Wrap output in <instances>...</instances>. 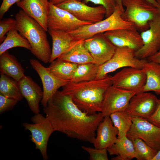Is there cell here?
Returning a JSON list of instances; mask_svg holds the SVG:
<instances>
[{"label": "cell", "mask_w": 160, "mask_h": 160, "mask_svg": "<svg viewBox=\"0 0 160 160\" xmlns=\"http://www.w3.org/2000/svg\"><path fill=\"white\" fill-rule=\"evenodd\" d=\"M18 101L0 94V113L12 109Z\"/></svg>", "instance_id": "e575fe53"}, {"label": "cell", "mask_w": 160, "mask_h": 160, "mask_svg": "<svg viewBox=\"0 0 160 160\" xmlns=\"http://www.w3.org/2000/svg\"><path fill=\"white\" fill-rule=\"evenodd\" d=\"M132 141L137 160H152L158 152L140 138H136Z\"/></svg>", "instance_id": "4dcf8cb0"}, {"label": "cell", "mask_w": 160, "mask_h": 160, "mask_svg": "<svg viewBox=\"0 0 160 160\" xmlns=\"http://www.w3.org/2000/svg\"><path fill=\"white\" fill-rule=\"evenodd\" d=\"M107 151L110 155L117 156L111 159L113 160H130L136 156L132 142L126 136L117 138Z\"/></svg>", "instance_id": "603a6c76"}, {"label": "cell", "mask_w": 160, "mask_h": 160, "mask_svg": "<svg viewBox=\"0 0 160 160\" xmlns=\"http://www.w3.org/2000/svg\"><path fill=\"white\" fill-rule=\"evenodd\" d=\"M15 19L17 29L30 43L32 54L43 63H49L52 49L48 40L47 31L22 9L16 14Z\"/></svg>", "instance_id": "3957f363"}, {"label": "cell", "mask_w": 160, "mask_h": 160, "mask_svg": "<svg viewBox=\"0 0 160 160\" xmlns=\"http://www.w3.org/2000/svg\"><path fill=\"white\" fill-rule=\"evenodd\" d=\"M158 100L151 93L141 92L137 93L131 99L125 111L131 117L147 120L154 112Z\"/></svg>", "instance_id": "9a60e30c"}, {"label": "cell", "mask_w": 160, "mask_h": 160, "mask_svg": "<svg viewBox=\"0 0 160 160\" xmlns=\"http://www.w3.org/2000/svg\"><path fill=\"white\" fill-rule=\"evenodd\" d=\"M112 85V76L77 83L69 82L62 91L69 95L77 107L88 114L101 112L104 94Z\"/></svg>", "instance_id": "7a4b0ae2"}, {"label": "cell", "mask_w": 160, "mask_h": 160, "mask_svg": "<svg viewBox=\"0 0 160 160\" xmlns=\"http://www.w3.org/2000/svg\"><path fill=\"white\" fill-rule=\"evenodd\" d=\"M157 2L158 3V7L157 8L159 9V13L160 14V1H157Z\"/></svg>", "instance_id": "b9f144b4"}, {"label": "cell", "mask_w": 160, "mask_h": 160, "mask_svg": "<svg viewBox=\"0 0 160 160\" xmlns=\"http://www.w3.org/2000/svg\"><path fill=\"white\" fill-rule=\"evenodd\" d=\"M146 75V81L142 92L153 91L160 95V64L147 61L142 68Z\"/></svg>", "instance_id": "cb8c5ba5"}, {"label": "cell", "mask_w": 160, "mask_h": 160, "mask_svg": "<svg viewBox=\"0 0 160 160\" xmlns=\"http://www.w3.org/2000/svg\"><path fill=\"white\" fill-rule=\"evenodd\" d=\"M152 160H160V150L157 152Z\"/></svg>", "instance_id": "60d3db41"}, {"label": "cell", "mask_w": 160, "mask_h": 160, "mask_svg": "<svg viewBox=\"0 0 160 160\" xmlns=\"http://www.w3.org/2000/svg\"><path fill=\"white\" fill-rule=\"evenodd\" d=\"M0 94L18 101L23 98L18 81L2 73L0 77Z\"/></svg>", "instance_id": "4316f807"}, {"label": "cell", "mask_w": 160, "mask_h": 160, "mask_svg": "<svg viewBox=\"0 0 160 160\" xmlns=\"http://www.w3.org/2000/svg\"><path fill=\"white\" fill-rule=\"evenodd\" d=\"M22 0H3L0 7V18L1 19L4 14L14 4Z\"/></svg>", "instance_id": "8d00e7d4"}, {"label": "cell", "mask_w": 160, "mask_h": 160, "mask_svg": "<svg viewBox=\"0 0 160 160\" xmlns=\"http://www.w3.org/2000/svg\"><path fill=\"white\" fill-rule=\"evenodd\" d=\"M17 29H12L7 34L0 45V55L8 50L15 47H22L31 51V47L28 41L23 37Z\"/></svg>", "instance_id": "f1b7e54d"}, {"label": "cell", "mask_w": 160, "mask_h": 160, "mask_svg": "<svg viewBox=\"0 0 160 160\" xmlns=\"http://www.w3.org/2000/svg\"><path fill=\"white\" fill-rule=\"evenodd\" d=\"M30 63L37 73L42 81L43 87V97L41 103L45 107L49 100L58 89L67 84L69 81L60 79L53 74L47 68L43 66L38 60L31 59Z\"/></svg>", "instance_id": "2e32d148"}, {"label": "cell", "mask_w": 160, "mask_h": 160, "mask_svg": "<svg viewBox=\"0 0 160 160\" xmlns=\"http://www.w3.org/2000/svg\"><path fill=\"white\" fill-rule=\"evenodd\" d=\"M84 44L93 58V63L99 66L112 57L116 47L103 33L97 34L85 40Z\"/></svg>", "instance_id": "5bb4252c"}, {"label": "cell", "mask_w": 160, "mask_h": 160, "mask_svg": "<svg viewBox=\"0 0 160 160\" xmlns=\"http://www.w3.org/2000/svg\"><path fill=\"white\" fill-rule=\"evenodd\" d=\"M147 120L160 128V99L158 100L154 112Z\"/></svg>", "instance_id": "d590c367"}, {"label": "cell", "mask_w": 160, "mask_h": 160, "mask_svg": "<svg viewBox=\"0 0 160 160\" xmlns=\"http://www.w3.org/2000/svg\"><path fill=\"white\" fill-rule=\"evenodd\" d=\"M47 68L58 78L69 81L78 64L57 58Z\"/></svg>", "instance_id": "484cf974"}, {"label": "cell", "mask_w": 160, "mask_h": 160, "mask_svg": "<svg viewBox=\"0 0 160 160\" xmlns=\"http://www.w3.org/2000/svg\"><path fill=\"white\" fill-rule=\"evenodd\" d=\"M109 116L114 126L118 129L117 138L126 136L132 124L131 117L125 111L115 112L111 113Z\"/></svg>", "instance_id": "f546056e"}, {"label": "cell", "mask_w": 160, "mask_h": 160, "mask_svg": "<svg viewBox=\"0 0 160 160\" xmlns=\"http://www.w3.org/2000/svg\"><path fill=\"white\" fill-rule=\"evenodd\" d=\"M147 60L158 63L160 64V49L156 53L147 58Z\"/></svg>", "instance_id": "74e56055"}, {"label": "cell", "mask_w": 160, "mask_h": 160, "mask_svg": "<svg viewBox=\"0 0 160 160\" xmlns=\"http://www.w3.org/2000/svg\"><path fill=\"white\" fill-rule=\"evenodd\" d=\"M136 93L113 85L105 92L102 103L101 113L103 117L115 112L125 111L131 98Z\"/></svg>", "instance_id": "30bf717a"}, {"label": "cell", "mask_w": 160, "mask_h": 160, "mask_svg": "<svg viewBox=\"0 0 160 160\" xmlns=\"http://www.w3.org/2000/svg\"><path fill=\"white\" fill-rule=\"evenodd\" d=\"M83 1L85 4L91 2L95 5L104 7L106 11L105 18L108 17L113 13L116 6L115 0H83Z\"/></svg>", "instance_id": "836d02e7"}, {"label": "cell", "mask_w": 160, "mask_h": 160, "mask_svg": "<svg viewBox=\"0 0 160 160\" xmlns=\"http://www.w3.org/2000/svg\"><path fill=\"white\" fill-rule=\"evenodd\" d=\"M135 51L128 47H116L112 57L100 65L95 79L104 78L108 74L120 68L127 67L142 69L146 59H140L135 55Z\"/></svg>", "instance_id": "8992f818"}, {"label": "cell", "mask_w": 160, "mask_h": 160, "mask_svg": "<svg viewBox=\"0 0 160 160\" xmlns=\"http://www.w3.org/2000/svg\"><path fill=\"white\" fill-rule=\"evenodd\" d=\"M17 29V22L15 19L11 18H5L0 21V43L4 41L5 35L11 30Z\"/></svg>", "instance_id": "d6a6232c"}, {"label": "cell", "mask_w": 160, "mask_h": 160, "mask_svg": "<svg viewBox=\"0 0 160 160\" xmlns=\"http://www.w3.org/2000/svg\"><path fill=\"white\" fill-rule=\"evenodd\" d=\"M146 78L143 69L125 67L112 76V85L137 94L142 92Z\"/></svg>", "instance_id": "7c38bea8"}, {"label": "cell", "mask_w": 160, "mask_h": 160, "mask_svg": "<svg viewBox=\"0 0 160 160\" xmlns=\"http://www.w3.org/2000/svg\"><path fill=\"white\" fill-rule=\"evenodd\" d=\"M82 148L89 155L90 160H108L107 149H98L94 147L82 146Z\"/></svg>", "instance_id": "1f68e13d"}, {"label": "cell", "mask_w": 160, "mask_h": 160, "mask_svg": "<svg viewBox=\"0 0 160 160\" xmlns=\"http://www.w3.org/2000/svg\"><path fill=\"white\" fill-rule=\"evenodd\" d=\"M151 3L157 7H158V3L156 0H148ZM116 6L119 7L123 9V7L122 4V0H115Z\"/></svg>", "instance_id": "f35d334b"}, {"label": "cell", "mask_w": 160, "mask_h": 160, "mask_svg": "<svg viewBox=\"0 0 160 160\" xmlns=\"http://www.w3.org/2000/svg\"><path fill=\"white\" fill-rule=\"evenodd\" d=\"M132 124L126 136L131 140L140 138L158 152L160 150V128L147 120L131 117Z\"/></svg>", "instance_id": "ba28073f"}, {"label": "cell", "mask_w": 160, "mask_h": 160, "mask_svg": "<svg viewBox=\"0 0 160 160\" xmlns=\"http://www.w3.org/2000/svg\"><path fill=\"white\" fill-rule=\"evenodd\" d=\"M31 120L33 123H24L23 126L25 130L31 132V140L35 145V149L39 150L44 160H47V143L50 136L55 131L54 128L48 118L39 113L35 114Z\"/></svg>", "instance_id": "52a82bcc"}, {"label": "cell", "mask_w": 160, "mask_h": 160, "mask_svg": "<svg viewBox=\"0 0 160 160\" xmlns=\"http://www.w3.org/2000/svg\"><path fill=\"white\" fill-rule=\"evenodd\" d=\"M18 82L21 94L31 110L35 114L39 113V103L43 95L40 87L28 76H25Z\"/></svg>", "instance_id": "ffe728a7"}, {"label": "cell", "mask_w": 160, "mask_h": 160, "mask_svg": "<svg viewBox=\"0 0 160 160\" xmlns=\"http://www.w3.org/2000/svg\"><path fill=\"white\" fill-rule=\"evenodd\" d=\"M124 10L116 6L114 12L108 17L94 23L82 26L69 33L78 40H85L97 34L116 29H136L132 24L122 18L121 16Z\"/></svg>", "instance_id": "5b68a950"}, {"label": "cell", "mask_w": 160, "mask_h": 160, "mask_svg": "<svg viewBox=\"0 0 160 160\" xmlns=\"http://www.w3.org/2000/svg\"><path fill=\"white\" fill-rule=\"evenodd\" d=\"M56 5L69 12L79 20L92 23L103 20L105 17L106 10L101 5L90 7L77 0H68Z\"/></svg>", "instance_id": "8fae6325"}, {"label": "cell", "mask_w": 160, "mask_h": 160, "mask_svg": "<svg viewBox=\"0 0 160 160\" xmlns=\"http://www.w3.org/2000/svg\"><path fill=\"white\" fill-rule=\"evenodd\" d=\"M91 24L79 20L69 12L49 2L47 19L48 30L69 33L82 26Z\"/></svg>", "instance_id": "9c48e42d"}, {"label": "cell", "mask_w": 160, "mask_h": 160, "mask_svg": "<svg viewBox=\"0 0 160 160\" xmlns=\"http://www.w3.org/2000/svg\"><path fill=\"white\" fill-rule=\"evenodd\" d=\"M43 110L55 131L90 143L104 118L101 112L88 114L82 111L69 95L58 90L49 100Z\"/></svg>", "instance_id": "6da1fadb"}, {"label": "cell", "mask_w": 160, "mask_h": 160, "mask_svg": "<svg viewBox=\"0 0 160 160\" xmlns=\"http://www.w3.org/2000/svg\"><path fill=\"white\" fill-rule=\"evenodd\" d=\"M149 28L141 32L143 43L142 47L135 52V56L140 59H146L160 49V14L149 22Z\"/></svg>", "instance_id": "4fadbf2b"}, {"label": "cell", "mask_w": 160, "mask_h": 160, "mask_svg": "<svg viewBox=\"0 0 160 160\" xmlns=\"http://www.w3.org/2000/svg\"><path fill=\"white\" fill-rule=\"evenodd\" d=\"M0 71L18 81L25 76L21 64L8 50L0 55Z\"/></svg>", "instance_id": "7402d4cb"}, {"label": "cell", "mask_w": 160, "mask_h": 160, "mask_svg": "<svg viewBox=\"0 0 160 160\" xmlns=\"http://www.w3.org/2000/svg\"><path fill=\"white\" fill-rule=\"evenodd\" d=\"M68 0H49V2L55 5L67 1ZM80 1H81L83 0H77Z\"/></svg>", "instance_id": "ab89813d"}, {"label": "cell", "mask_w": 160, "mask_h": 160, "mask_svg": "<svg viewBox=\"0 0 160 160\" xmlns=\"http://www.w3.org/2000/svg\"><path fill=\"white\" fill-rule=\"evenodd\" d=\"M122 4L125 7L122 18L141 32L148 29L149 22L159 14L158 8L148 0H122Z\"/></svg>", "instance_id": "277c9868"}, {"label": "cell", "mask_w": 160, "mask_h": 160, "mask_svg": "<svg viewBox=\"0 0 160 160\" xmlns=\"http://www.w3.org/2000/svg\"><path fill=\"white\" fill-rule=\"evenodd\" d=\"M49 3V0H22L16 4L47 31Z\"/></svg>", "instance_id": "ac0fdd59"}, {"label": "cell", "mask_w": 160, "mask_h": 160, "mask_svg": "<svg viewBox=\"0 0 160 160\" xmlns=\"http://www.w3.org/2000/svg\"><path fill=\"white\" fill-rule=\"evenodd\" d=\"M97 135L91 143L98 149L108 148L113 145L117 138V128L113 125L109 116H105L100 123L97 130Z\"/></svg>", "instance_id": "d6986e66"}, {"label": "cell", "mask_w": 160, "mask_h": 160, "mask_svg": "<svg viewBox=\"0 0 160 160\" xmlns=\"http://www.w3.org/2000/svg\"><path fill=\"white\" fill-rule=\"evenodd\" d=\"M84 41L76 44L57 58L78 65L93 63V58L84 44Z\"/></svg>", "instance_id": "d4e9b609"}, {"label": "cell", "mask_w": 160, "mask_h": 160, "mask_svg": "<svg viewBox=\"0 0 160 160\" xmlns=\"http://www.w3.org/2000/svg\"><path fill=\"white\" fill-rule=\"evenodd\" d=\"M156 1H160V0H156Z\"/></svg>", "instance_id": "7bdbcfd3"}, {"label": "cell", "mask_w": 160, "mask_h": 160, "mask_svg": "<svg viewBox=\"0 0 160 160\" xmlns=\"http://www.w3.org/2000/svg\"><path fill=\"white\" fill-rule=\"evenodd\" d=\"M99 67L93 63L78 65L69 82L77 83L95 79Z\"/></svg>", "instance_id": "83f0119b"}, {"label": "cell", "mask_w": 160, "mask_h": 160, "mask_svg": "<svg viewBox=\"0 0 160 160\" xmlns=\"http://www.w3.org/2000/svg\"><path fill=\"white\" fill-rule=\"evenodd\" d=\"M136 29L120 28L108 31L103 34L116 47H128L135 52L143 45L140 33Z\"/></svg>", "instance_id": "e0dca14e"}, {"label": "cell", "mask_w": 160, "mask_h": 160, "mask_svg": "<svg viewBox=\"0 0 160 160\" xmlns=\"http://www.w3.org/2000/svg\"><path fill=\"white\" fill-rule=\"evenodd\" d=\"M52 40L51 63L76 44L84 40H79L70 33L63 31L48 29Z\"/></svg>", "instance_id": "44dd1931"}]
</instances>
